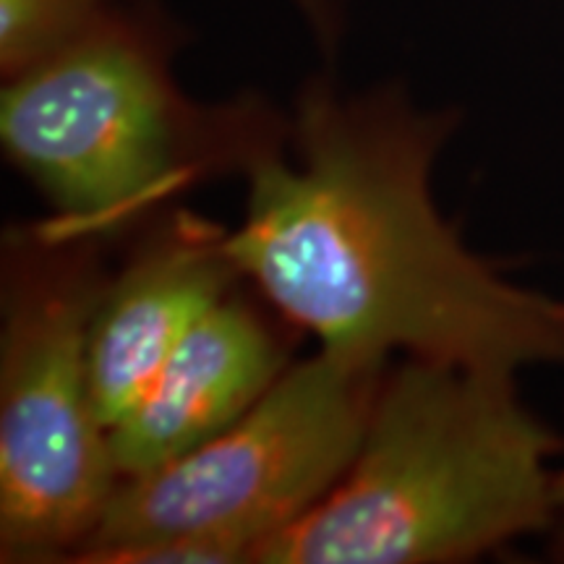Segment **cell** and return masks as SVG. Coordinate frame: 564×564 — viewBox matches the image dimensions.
<instances>
[{
    "label": "cell",
    "mask_w": 564,
    "mask_h": 564,
    "mask_svg": "<svg viewBox=\"0 0 564 564\" xmlns=\"http://www.w3.org/2000/svg\"><path fill=\"white\" fill-rule=\"evenodd\" d=\"M457 112L405 84L314 74L288 126L246 162L228 243L288 324L324 350L514 373L564 364V301L502 278L436 207L432 173Z\"/></svg>",
    "instance_id": "1"
},
{
    "label": "cell",
    "mask_w": 564,
    "mask_h": 564,
    "mask_svg": "<svg viewBox=\"0 0 564 564\" xmlns=\"http://www.w3.org/2000/svg\"><path fill=\"white\" fill-rule=\"evenodd\" d=\"M564 440L514 373L408 358L387 369L350 468L257 549L262 564H447L554 523Z\"/></svg>",
    "instance_id": "2"
},
{
    "label": "cell",
    "mask_w": 564,
    "mask_h": 564,
    "mask_svg": "<svg viewBox=\"0 0 564 564\" xmlns=\"http://www.w3.org/2000/svg\"><path fill=\"white\" fill-rule=\"evenodd\" d=\"M178 21L154 0L116 6L3 79L6 158L74 236L108 241L212 175L243 173L288 126L264 95L199 102L181 87Z\"/></svg>",
    "instance_id": "3"
},
{
    "label": "cell",
    "mask_w": 564,
    "mask_h": 564,
    "mask_svg": "<svg viewBox=\"0 0 564 564\" xmlns=\"http://www.w3.org/2000/svg\"><path fill=\"white\" fill-rule=\"evenodd\" d=\"M387 364L319 350L236 423L112 491L74 562L230 564L319 505L361 447Z\"/></svg>",
    "instance_id": "4"
},
{
    "label": "cell",
    "mask_w": 564,
    "mask_h": 564,
    "mask_svg": "<svg viewBox=\"0 0 564 564\" xmlns=\"http://www.w3.org/2000/svg\"><path fill=\"white\" fill-rule=\"evenodd\" d=\"M100 249L51 220L17 225L3 241V562H74L121 484L89 377V324L110 278Z\"/></svg>",
    "instance_id": "5"
},
{
    "label": "cell",
    "mask_w": 564,
    "mask_h": 564,
    "mask_svg": "<svg viewBox=\"0 0 564 564\" xmlns=\"http://www.w3.org/2000/svg\"><path fill=\"white\" fill-rule=\"evenodd\" d=\"M228 238L220 225L173 212L108 278L89 324L91 394L108 432L183 337L243 280Z\"/></svg>",
    "instance_id": "6"
},
{
    "label": "cell",
    "mask_w": 564,
    "mask_h": 564,
    "mask_svg": "<svg viewBox=\"0 0 564 564\" xmlns=\"http://www.w3.org/2000/svg\"><path fill=\"white\" fill-rule=\"evenodd\" d=\"M288 369V348L259 308L230 293L178 343L110 426L121 481L192 453L236 423Z\"/></svg>",
    "instance_id": "7"
},
{
    "label": "cell",
    "mask_w": 564,
    "mask_h": 564,
    "mask_svg": "<svg viewBox=\"0 0 564 564\" xmlns=\"http://www.w3.org/2000/svg\"><path fill=\"white\" fill-rule=\"evenodd\" d=\"M129 0H0V76L9 79Z\"/></svg>",
    "instance_id": "8"
},
{
    "label": "cell",
    "mask_w": 564,
    "mask_h": 564,
    "mask_svg": "<svg viewBox=\"0 0 564 564\" xmlns=\"http://www.w3.org/2000/svg\"><path fill=\"white\" fill-rule=\"evenodd\" d=\"M288 3L299 11L316 45L327 55H335L348 30V0H288Z\"/></svg>",
    "instance_id": "9"
},
{
    "label": "cell",
    "mask_w": 564,
    "mask_h": 564,
    "mask_svg": "<svg viewBox=\"0 0 564 564\" xmlns=\"http://www.w3.org/2000/svg\"><path fill=\"white\" fill-rule=\"evenodd\" d=\"M552 552L564 560V465L556 470L554 481V523H552Z\"/></svg>",
    "instance_id": "10"
}]
</instances>
